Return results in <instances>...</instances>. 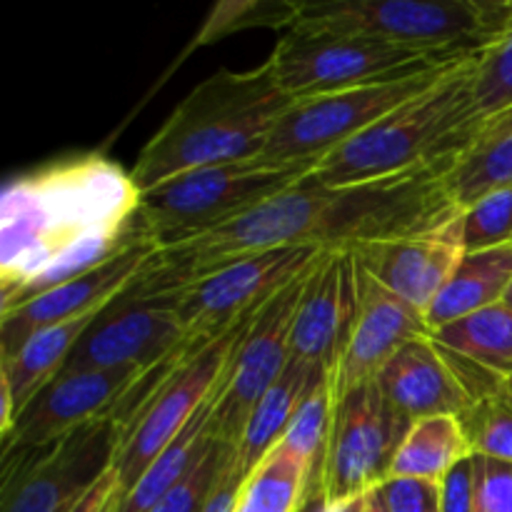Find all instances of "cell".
<instances>
[{
    "mask_svg": "<svg viewBox=\"0 0 512 512\" xmlns=\"http://www.w3.org/2000/svg\"><path fill=\"white\" fill-rule=\"evenodd\" d=\"M233 450L235 448H230V445L215 443V448L210 450V455L203 460V465H200L190 478H185L178 488L170 490V493L155 505L153 512H203L210 495H213L215 485H218L225 463H228L230 455H233Z\"/></svg>",
    "mask_w": 512,
    "mask_h": 512,
    "instance_id": "34",
    "label": "cell"
},
{
    "mask_svg": "<svg viewBox=\"0 0 512 512\" xmlns=\"http://www.w3.org/2000/svg\"><path fill=\"white\" fill-rule=\"evenodd\" d=\"M380 393L410 423L440 415L460 418L473 405L453 353L433 335L415 338L378 375Z\"/></svg>",
    "mask_w": 512,
    "mask_h": 512,
    "instance_id": "20",
    "label": "cell"
},
{
    "mask_svg": "<svg viewBox=\"0 0 512 512\" xmlns=\"http://www.w3.org/2000/svg\"><path fill=\"white\" fill-rule=\"evenodd\" d=\"M460 58L420 53L370 35L285 30L268 63L273 65L280 88L298 103L438 68Z\"/></svg>",
    "mask_w": 512,
    "mask_h": 512,
    "instance_id": "7",
    "label": "cell"
},
{
    "mask_svg": "<svg viewBox=\"0 0 512 512\" xmlns=\"http://www.w3.org/2000/svg\"><path fill=\"white\" fill-rule=\"evenodd\" d=\"M512 280V243L500 248L465 253L453 275L425 313L430 333L460 318L503 303Z\"/></svg>",
    "mask_w": 512,
    "mask_h": 512,
    "instance_id": "23",
    "label": "cell"
},
{
    "mask_svg": "<svg viewBox=\"0 0 512 512\" xmlns=\"http://www.w3.org/2000/svg\"><path fill=\"white\" fill-rule=\"evenodd\" d=\"M325 373L328 370L290 358L283 375L255 403L248 425L243 430V438L238 443V463L243 468L245 478L283 443L285 433H288L290 423L298 415L300 405L305 403L310 390L315 388V383Z\"/></svg>",
    "mask_w": 512,
    "mask_h": 512,
    "instance_id": "22",
    "label": "cell"
},
{
    "mask_svg": "<svg viewBox=\"0 0 512 512\" xmlns=\"http://www.w3.org/2000/svg\"><path fill=\"white\" fill-rule=\"evenodd\" d=\"M458 420L473 455L512 463V383L475 400Z\"/></svg>",
    "mask_w": 512,
    "mask_h": 512,
    "instance_id": "30",
    "label": "cell"
},
{
    "mask_svg": "<svg viewBox=\"0 0 512 512\" xmlns=\"http://www.w3.org/2000/svg\"><path fill=\"white\" fill-rule=\"evenodd\" d=\"M290 30L370 35L433 55H478L512 30V0H333L300 3Z\"/></svg>",
    "mask_w": 512,
    "mask_h": 512,
    "instance_id": "5",
    "label": "cell"
},
{
    "mask_svg": "<svg viewBox=\"0 0 512 512\" xmlns=\"http://www.w3.org/2000/svg\"><path fill=\"white\" fill-rule=\"evenodd\" d=\"M333 410H335V388L333 375L325 373L315 383L305 403L300 405L298 415L290 423L288 433L283 438V448L298 455L310 470V490L308 500L318 498L320 475H323L325 450H328L330 428H333Z\"/></svg>",
    "mask_w": 512,
    "mask_h": 512,
    "instance_id": "29",
    "label": "cell"
},
{
    "mask_svg": "<svg viewBox=\"0 0 512 512\" xmlns=\"http://www.w3.org/2000/svg\"><path fill=\"white\" fill-rule=\"evenodd\" d=\"M100 315V313H98ZM98 315L70 320L55 328L40 330L23 348L10 358L0 360V388H3V415H0V435L8 438L18 420L20 410L63 373L65 363L73 355L85 330L98 320Z\"/></svg>",
    "mask_w": 512,
    "mask_h": 512,
    "instance_id": "21",
    "label": "cell"
},
{
    "mask_svg": "<svg viewBox=\"0 0 512 512\" xmlns=\"http://www.w3.org/2000/svg\"><path fill=\"white\" fill-rule=\"evenodd\" d=\"M293 103L268 60L243 73L220 70L195 85L140 150L133 183L143 193L190 170L260 158Z\"/></svg>",
    "mask_w": 512,
    "mask_h": 512,
    "instance_id": "3",
    "label": "cell"
},
{
    "mask_svg": "<svg viewBox=\"0 0 512 512\" xmlns=\"http://www.w3.org/2000/svg\"><path fill=\"white\" fill-rule=\"evenodd\" d=\"M475 100L483 118L512 108V30L478 55Z\"/></svg>",
    "mask_w": 512,
    "mask_h": 512,
    "instance_id": "33",
    "label": "cell"
},
{
    "mask_svg": "<svg viewBox=\"0 0 512 512\" xmlns=\"http://www.w3.org/2000/svg\"><path fill=\"white\" fill-rule=\"evenodd\" d=\"M430 335L443 348L512 380V310L503 303L455 320Z\"/></svg>",
    "mask_w": 512,
    "mask_h": 512,
    "instance_id": "28",
    "label": "cell"
},
{
    "mask_svg": "<svg viewBox=\"0 0 512 512\" xmlns=\"http://www.w3.org/2000/svg\"><path fill=\"white\" fill-rule=\"evenodd\" d=\"M140 370L143 368L58 375L20 410L10 435L3 438V455L58 443L95 420L108 418Z\"/></svg>",
    "mask_w": 512,
    "mask_h": 512,
    "instance_id": "16",
    "label": "cell"
},
{
    "mask_svg": "<svg viewBox=\"0 0 512 512\" xmlns=\"http://www.w3.org/2000/svg\"><path fill=\"white\" fill-rule=\"evenodd\" d=\"M358 265V260H355ZM430 335L428 320L358 265V313L333 375L335 395L375 383L385 365L415 338Z\"/></svg>",
    "mask_w": 512,
    "mask_h": 512,
    "instance_id": "18",
    "label": "cell"
},
{
    "mask_svg": "<svg viewBox=\"0 0 512 512\" xmlns=\"http://www.w3.org/2000/svg\"><path fill=\"white\" fill-rule=\"evenodd\" d=\"M320 163H280L268 158L210 165L175 175L140 193L135 215L140 235L170 248L218 230L315 173Z\"/></svg>",
    "mask_w": 512,
    "mask_h": 512,
    "instance_id": "6",
    "label": "cell"
},
{
    "mask_svg": "<svg viewBox=\"0 0 512 512\" xmlns=\"http://www.w3.org/2000/svg\"><path fill=\"white\" fill-rule=\"evenodd\" d=\"M460 240L465 253L512 243V185L483 195L460 213Z\"/></svg>",
    "mask_w": 512,
    "mask_h": 512,
    "instance_id": "31",
    "label": "cell"
},
{
    "mask_svg": "<svg viewBox=\"0 0 512 512\" xmlns=\"http://www.w3.org/2000/svg\"><path fill=\"white\" fill-rule=\"evenodd\" d=\"M473 458L463 425L453 415H440L413 423L398 458H395L390 480H433L443 483L450 470L463 460Z\"/></svg>",
    "mask_w": 512,
    "mask_h": 512,
    "instance_id": "26",
    "label": "cell"
},
{
    "mask_svg": "<svg viewBox=\"0 0 512 512\" xmlns=\"http://www.w3.org/2000/svg\"><path fill=\"white\" fill-rule=\"evenodd\" d=\"M333 512H365V495L363 498L345 500V503L333 505Z\"/></svg>",
    "mask_w": 512,
    "mask_h": 512,
    "instance_id": "40",
    "label": "cell"
},
{
    "mask_svg": "<svg viewBox=\"0 0 512 512\" xmlns=\"http://www.w3.org/2000/svg\"><path fill=\"white\" fill-rule=\"evenodd\" d=\"M328 250L275 248L245 255L208 278L173 293L185 340L210 343L233 325L253 318L280 290L318 265Z\"/></svg>",
    "mask_w": 512,
    "mask_h": 512,
    "instance_id": "12",
    "label": "cell"
},
{
    "mask_svg": "<svg viewBox=\"0 0 512 512\" xmlns=\"http://www.w3.org/2000/svg\"><path fill=\"white\" fill-rule=\"evenodd\" d=\"M478 55L460 60L433 88L320 160L313 178L355 185L458 163L485 123L475 100Z\"/></svg>",
    "mask_w": 512,
    "mask_h": 512,
    "instance_id": "4",
    "label": "cell"
},
{
    "mask_svg": "<svg viewBox=\"0 0 512 512\" xmlns=\"http://www.w3.org/2000/svg\"><path fill=\"white\" fill-rule=\"evenodd\" d=\"M383 488L390 512H443V483L433 480H388Z\"/></svg>",
    "mask_w": 512,
    "mask_h": 512,
    "instance_id": "36",
    "label": "cell"
},
{
    "mask_svg": "<svg viewBox=\"0 0 512 512\" xmlns=\"http://www.w3.org/2000/svg\"><path fill=\"white\" fill-rule=\"evenodd\" d=\"M133 175L100 153L15 175L0 198V295L15 308L143 238ZM0 310V313H3Z\"/></svg>",
    "mask_w": 512,
    "mask_h": 512,
    "instance_id": "2",
    "label": "cell"
},
{
    "mask_svg": "<svg viewBox=\"0 0 512 512\" xmlns=\"http://www.w3.org/2000/svg\"><path fill=\"white\" fill-rule=\"evenodd\" d=\"M313 270L315 268H310L288 288L280 290L245 328L233 360L225 370L218 400H215L213 435L220 445L238 448L255 403L288 368L293 358L290 335H293L295 313H298L305 283Z\"/></svg>",
    "mask_w": 512,
    "mask_h": 512,
    "instance_id": "13",
    "label": "cell"
},
{
    "mask_svg": "<svg viewBox=\"0 0 512 512\" xmlns=\"http://www.w3.org/2000/svg\"><path fill=\"white\" fill-rule=\"evenodd\" d=\"M253 318L233 325L223 335H218L213 343L205 345L178 373L170 375L160 385L158 393L130 420V425L120 435V448L113 463L123 495L143 478L153 460L183 433L185 425L210 400L218 398L225 370H228L235 348H238L240 338H243L245 328Z\"/></svg>",
    "mask_w": 512,
    "mask_h": 512,
    "instance_id": "11",
    "label": "cell"
},
{
    "mask_svg": "<svg viewBox=\"0 0 512 512\" xmlns=\"http://www.w3.org/2000/svg\"><path fill=\"white\" fill-rule=\"evenodd\" d=\"M365 512H390L383 488H375L370 493H365Z\"/></svg>",
    "mask_w": 512,
    "mask_h": 512,
    "instance_id": "39",
    "label": "cell"
},
{
    "mask_svg": "<svg viewBox=\"0 0 512 512\" xmlns=\"http://www.w3.org/2000/svg\"><path fill=\"white\" fill-rule=\"evenodd\" d=\"M353 255L365 273L425 315L465 255L460 215L430 233L363 245Z\"/></svg>",
    "mask_w": 512,
    "mask_h": 512,
    "instance_id": "19",
    "label": "cell"
},
{
    "mask_svg": "<svg viewBox=\"0 0 512 512\" xmlns=\"http://www.w3.org/2000/svg\"><path fill=\"white\" fill-rule=\"evenodd\" d=\"M358 313V265L353 250H328L308 275L295 313L290 353L335 375Z\"/></svg>",
    "mask_w": 512,
    "mask_h": 512,
    "instance_id": "17",
    "label": "cell"
},
{
    "mask_svg": "<svg viewBox=\"0 0 512 512\" xmlns=\"http://www.w3.org/2000/svg\"><path fill=\"white\" fill-rule=\"evenodd\" d=\"M120 430L95 420L58 443L3 455L0 512H68L113 468Z\"/></svg>",
    "mask_w": 512,
    "mask_h": 512,
    "instance_id": "10",
    "label": "cell"
},
{
    "mask_svg": "<svg viewBox=\"0 0 512 512\" xmlns=\"http://www.w3.org/2000/svg\"><path fill=\"white\" fill-rule=\"evenodd\" d=\"M155 253H158V245L145 238H135L98 268L65 280L15 308L3 310L0 313V360L18 353L25 340L38 335L40 330L103 313L138 280Z\"/></svg>",
    "mask_w": 512,
    "mask_h": 512,
    "instance_id": "14",
    "label": "cell"
},
{
    "mask_svg": "<svg viewBox=\"0 0 512 512\" xmlns=\"http://www.w3.org/2000/svg\"><path fill=\"white\" fill-rule=\"evenodd\" d=\"M443 512H475L473 508V458L455 465L443 480Z\"/></svg>",
    "mask_w": 512,
    "mask_h": 512,
    "instance_id": "37",
    "label": "cell"
},
{
    "mask_svg": "<svg viewBox=\"0 0 512 512\" xmlns=\"http://www.w3.org/2000/svg\"><path fill=\"white\" fill-rule=\"evenodd\" d=\"M512 185V108L485 118L478 138L458 158L448 175V188L460 210L483 195Z\"/></svg>",
    "mask_w": 512,
    "mask_h": 512,
    "instance_id": "25",
    "label": "cell"
},
{
    "mask_svg": "<svg viewBox=\"0 0 512 512\" xmlns=\"http://www.w3.org/2000/svg\"><path fill=\"white\" fill-rule=\"evenodd\" d=\"M475 512H512V463L473 455Z\"/></svg>",
    "mask_w": 512,
    "mask_h": 512,
    "instance_id": "35",
    "label": "cell"
},
{
    "mask_svg": "<svg viewBox=\"0 0 512 512\" xmlns=\"http://www.w3.org/2000/svg\"><path fill=\"white\" fill-rule=\"evenodd\" d=\"M308 490V465L278 445L243 480L233 512H303L308 503Z\"/></svg>",
    "mask_w": 512,
    "mask_h": 512,
    "instance_id": "27",
    "label": "cell"
},
{
    "mask_svg": "<svg viewBox=\"0 0 512 512\" xmlns=\"http://www.w3.org/2000/svg\"><path fill=\"white\" fill-rule=\"evenodd\" d=\"M503 305H505V308L512 310V280H510L508 290H505V295H503Z\"/></svg>",
    "mask_w": 512,
    "mask_h": 512,
    "instance_id": "41",
    "label": "cell"
},
{
    "mask_svg": "<svg viewBox=\"0 0 512 512\" xmlns=\"http://www.w3.org/2000/svg\"><path fill=\"white\" fill-rule=\"evenodd\" d=\"M123 498L115 468H110L68 512H115Z\"/></svg>",
    "mask_w": 512,
    "mask_h": 512,
    "instance_id": "38",
    "label": "cell"
},
{
    "mask_svg": "<svg viewBox=\"0 0 512 512\" xmlns=\"http://www.w3.org/2000/svg\"><path fill=\"white\" fill-rule=\"evenodd\" d=\"M218 400V398H215ZM215 400H210L188 425L183 433L153 460L143 478L120 498V505L115 512H153L155 505L178 488L185 478L195 473L208 458L210 450L215 448L213 435V410Z\"/></svg>",
    "mask_w": 512,
    "mask_h": 512,
    "instance_id": "24",
    "label": "cell"
},
{
    "mask_svg": "<svg viewBox=\"0 0 512 512\" xmlns=\"http://www.w3.org/2000/svg\"><path fill=\"white\" fill-rule=\"evenodd\" d=\"M180 338H183V323L173 293H123L85 330L63 373L148 368L168 350H173Z\"/></svg>",
    "mask_w": 512,
    "mask_h": 512,
    "instance_id": "15",
    "label": "cell"
},
{
    "mask_svg": "<svg viewBox=\"0 0 512 512\" xmlns=\"http://www.w3.org/2000/svg\"><path fill=\"white\" fill-rule=\"evenodd\" d=\"M453 168L438 165L355 185H323L310 175L223 228L158 248L125 293H175L265 250H355L438 230L463 213L448 188Z\"/></svg>",
    "mask_w": 512,
    "mask_h": 512,
    "instance_id": "1",
    "label": "cell"
},
{
    "mask_svg": "<svg viewBox=\"0 0 512 512\" xmlns=\"http://www.w3.org/2000/svg\"><path fill=\"white\" fill-rule=\"evenodd\" d=\"M460 60L430 70H418V73L398 75L383 83L343 90V93L298 100L275 125L263 158L280 160V163H320L330 153L380 123L385 115L398 110L400 105L410 103L433 88Z\"/></svg>",
    "mask_w": 512,
    "mask_h": 512,
    "instance_id": "8",
    "label": "cell"
},
{
    "mask_svg": "<svg viewBox=\"0 0 512 512\" xmlns=\"http://www.w3.org/2000/svg\"><path fill=\"white\" fill-rule=\"evenodd\" d=\"M300 3H280V0H243V3H220L215 5L213 15L205 23L203 33L198 35L200 43H210L220 35L235 33V30L253 28V25H263V28H293L295 18H298Z\"/></svg>",
    "mask_w": 512,
    "mask_h": 512,
    "instance_id": "32",
    "label": "cell"
},
{
    "mask_svg": "<svg viewBox=\"0 0 512 512\" xmlns=\"http://www.w3.org/2000/svg\"><path fill=\"white\" fill-rule=\"evenodd\" d=\"M410 428L413 423L388 403L378 383H365L335 395L333 428L320 475V498L338 505L363 498L365 493L388 483Z\"/></svg>",
    "mask_w": 512,
    "mask_h": 512,
    "instance_id": "9",
    "label": "cell"
}]
</instances>
